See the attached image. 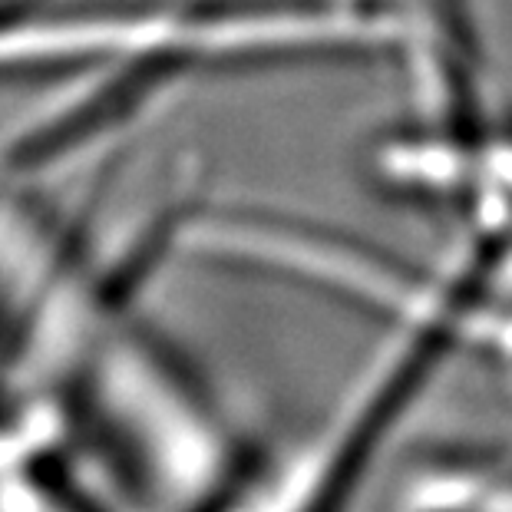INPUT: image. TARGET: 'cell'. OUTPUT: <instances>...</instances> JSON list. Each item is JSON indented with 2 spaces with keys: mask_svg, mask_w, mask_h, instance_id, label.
Returning <instances> with one entry per match:
<instances>
[{
  "mask_svg": "<svg viewBox=\"0 0 512 512\" xmlns=\"http://www.w3.org/2000/svg\"><path fill=\"white\" fill-rule=\"evenodd\" d=\"M450 334L397 328L337 413L331 430L308 450L258 512H347L374 470L377 453L423 397L433 374L456 351Z\"/></svg>",
  "mask_w": 512,
  "mask_h": 512,
  "instance_id": "1",
  "label": "cell"
},
{
  "mask_svg": "<svg viewBox=\"0 0 512 512\" xmlns=\"http://www.w3.org/2000/svg\"><path fill=\"white\" fill-rule=\"evenodd\" d=\"M185 80L182 70L143 60L83 70L70 96L40 110L7 139V169L17 176H47L96 156L182 90Z\"/></svg>",
  "mask_w": 512,
  "mask_h": 512,
  "instance_id": "2",
  "label": "cell"
}]
</instances>
